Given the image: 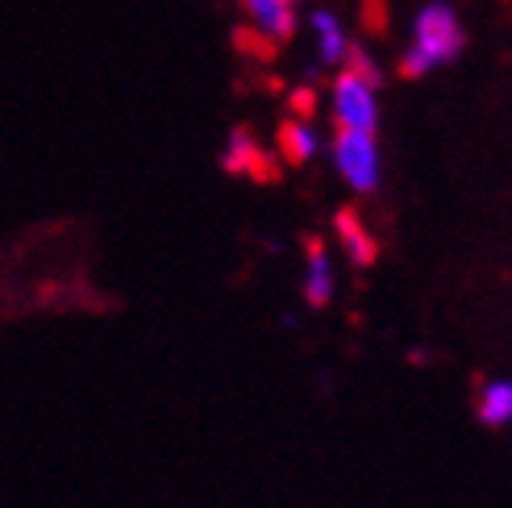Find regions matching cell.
Returning a JSON list of instances; mask_svg holds the SVG:
<instances>
[{
	"mask_svg": "<svg viewBox=\"0 0 512 508\" xmlns=\"http://www.w3.org/2000/svg\"><path fill=\"white\" fill-rule=\"evenodd\" d=\"M475 417L488 429L512 425V379H488L475 396Z\"/></svg>",
	"mask_w": 512,
	"mask_h": 508,
	"instance_id": "obj_10",
	"label": "cell"
},
{
	"mask_svg": "<svg viewBox=\"0 0 512 508\" xmlns=\"http://www.w3.org/2000/svg\"><path fill=\"white\" fill-rule=\"evenodd\" d=\"M329 121H334V130L375 134L379 130V84L354 67H338L334 84H329Z\"/></svg>",
	"mask_w": 512,
	"mask_h": 508,
	"instance_id": "obj_2",
	"label": "cell"
},
{
	"mask_svg": "<svg viewBox=\"0 0 512 508\" xmlns=\"http://www.w3.org/2000/svg\"><path fill=\"white\" fill-rule=\"evenodd\" d=\"M463 46H467V30H463V21H458V13L450 5H442V0H433L413 21V42L404 50L400 71L408 80H417V75H429V71L454 63L463 55Z\"/></svg>",
	"mask_w": 512,
	"mask_h": 508,
	"instance_id": "obj_1",
	"label": "cell"
},
{
	"mask_svg": "<svg viewBox=\"0 0 512 508\" xmlns=\"http://www.w3.org/2000/svg\"><path fill=\"white\" fill-rule=\"evenodd\" d=\"M313 109H317V92L313 88H296L292 92V113L296 117H313Z\"/></svg>",
	"mask_w": 512,
	"mask_h": 508,
	"instance_id": "obj_11",
	"label": "cell"
},
{
	"mask_svg": "<svg viewBox=\"0 0 512 508\" xmlns=\"http://www.w3.org/2000/svg\"><path fill=\"white\" fill-rule=\"evenodd\" d=\"M275 146H279V155H284L288 163H313L317 155H321V134H317V125H313V117H288L284 125H279V138H275Z\"/></svg>",
	"mask_w": 512,
	"mask_h": 508,
	"instance_id": "obj_9",
	"label": "cell"
},
{
	"mask_svg": "<svg viewBox=\"0 0 512 508\" xmlns=\"http://www.w3.org/2000/svg\"><path fill=\"white\" fill-rule=\"evenodd\" d=\"M334 238H338L342 254H346L354 267H371V263L379 259V242H375V234H371V225L358 217L354 209H342V213L334 217Z\"/></svg>",
	"mask_w": 512,
	"mask_h": 508,
	"instance_id": "obj_7",
	"label": "cell"
},
{
	"mask_svg": "<svg viewBox=\"0 0 512 508\" xmlns=\"http://www.w3.org/2000/svg\"><path fill=\"white\" fill-rule=\"evenodd\" d=\"M292 5H300V0H292Z\"/></svg>",
	"mask_w": 512,
	"mask_h": 508,
	"instance_id": "obj_12",
	"label": "cell"
},
{
	"mask_svg": "<svg viewBox=\"0 0 512 508\" xmlns=\"http://www.w3.org/2000/svg\"><path fill=\"white\" fill-rule=\"evenodd\" d=\"M238 5L250 21V30L259 34L267 46L292 38V30H296V5L292 0H238Z\"/></svg>",
	"mask_w": 512,
	"mask_h": 508,
	"instance_id": "obj_5",
	"label": "cell"
},
{
	"mask_svg": "<svg viewBox=\"0 0 512 508\" xmlns=\"http://www.w3.org/2000/svg\"><path fill=\"white\" fill-rule=\"evenodd\" d=\"M329 163L342 175V184L358 196H371L383 180L379 142L367 130H334V138H329Z\"/></svg>",
	"mask_w": 512,
	"mask_h": 508,
	"instance_id": "obj_3",
	"label": "cell"
},
{
	"mask_svg": "<svg viewBox=\"0 0 512 508\" xmlns=\"http://www.w3.org/2000/svg\"><path fill=\"white\" fill-rule=\"evenodd\" d=\"M309 309H325L329 300L338 292V271H334V254L321 238H309L304 242V284H300Z\"/></svg>",
	"mask_w": 512,
	"mask_h": 508,
	"instance_id": "obj_4",
	"label": "cell"
},
{
	"mask_svg": "<svg viewBox=\"0 0 512 508\" xmlns=\"http://www.w3.org/2000/svg\"><path fill=\"white\" fill-rule=\"evenodd\" d=\"M309 25H313V46H317L321 67H334V71L346 67L354 42H350V34H346L342 17H338V13H329V9H317V13L309 17Z\"/></svg>",
	"mask_w": 512,
	"mask_h": 508,
	"instance_id": "obj_6",
	"label": "cell"
},
{
	"mask_svg": "<svg viewBox=\"0 0 512 508\" xmlns=\"http://www.w3.org/2000/svg\"><path fill=\"white\" fill-rule=\"evenodd\" d=\"M221 163L225 171H234V175H271V159H267V150L259 146V138H254L250 130H229L225 138V150H221Z\"/></svg>",
	"mask_w": 512,
	"mask_h": 508,
	"instance_id": "obj_8",
	"label": "cell"
}]
</instances>
